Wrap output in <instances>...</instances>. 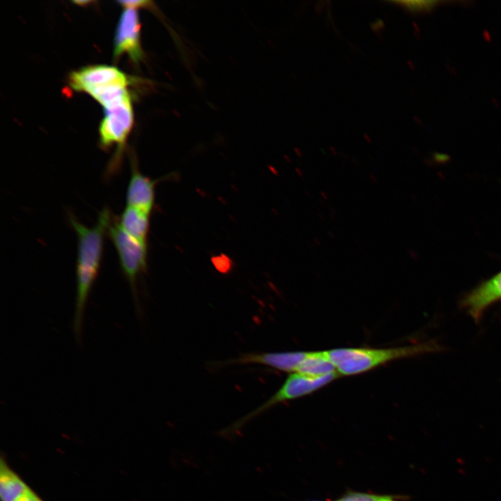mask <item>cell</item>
I'll return each mask as SVG.
<instances>
[{"mask_svg": "<svg viewBox=\"0 0 501 501\" xmlns=\"http://www.w3.org/2000/svg\"><path fill=\"white\" fill-rule=\"evenodd\" d=\"M113 216L110 209L104 207L99 213L95 225L88 228L69 214L70 223L77 236V299L73 319V331L77 341L81 340L86 303L100 269L104 239Z\"/></svg>", "mask_w": 501, "mask_h": 501, "instance_id": "1", "label": "cell"}, {"mask_svg": "<svg viewBox=\"0 0 501 501\" xmlns=\"http://www.w3.org/2000/svg\"><path fill=\"white\" fill-rule=\"evenodd\" d=\"M440 349L434 342L390 348L345 347L326 351L329 360L342 376L369 371L395 360L410 358Z\"/></svg>", "mask_w": 501, "mask_h": 501, "instance_id": "2", "label": "cell"}, {"mask_svg": "<svg viewBox=\"0 0 501 501\" xmlns=\"http://www.w3.org/2000/svg\"><path fill=\"white\" fill-rule=\"evenodd\" d=\"M340 376L341 375L337 372L317 377L299 373L290 374L281 387L269 399L229 427L221 430L219 434L227 438L233 436L246 424L275 405L312 393Z\"/></svg>", "mask_w": 501, "mask_h": 501, "instance_id": "3", "label": "cell"}, {"mask_svg": "<svg viewBox=\"0 0 501 501\" xmlns=\"http://www.w3.org/2000/svg\"><path fill=\"white\" fill-rule=\"evenodd\" d=\"M118 216H113L108 227L110 237L118 255L120 267L131 287L136 307V280L147 267V242L138 240L127 234L120 225Z\"/></svg>", "mask_w": 501, "mask_h": 501, "instance_id": "4", "label": "cell"}, {"mask_svg": "<svg viewBox=\"0 0 501 501\" xmlns=\"http://www.w3.org/2000/svg\"><path fill=\"white\" fill-rule=\"evenodd\" d=\"M134 123L131 99L127 98L104 109V117L100 127V144L104 148L118 145L121 149Z\"/></svg>", "mask_w": 501, "mask_h": 501, "instance_id": "5", "label": "cell"}, {"mask_svg": "<svg viewBox=\"0 0 501 501\" xmlns=\"http://www.w3.org/2000/svg\"><path fill=\"white\" fill-rule=\"evenodd\" d=\"M309 352L310 351L246 353L237 358L219 362L218 366L256 364L293 374L298 372L301 363L308 356Z\"/></svg>", "mask_w": 501, "mask_h": 501, "instance_id": "6", "label": "cell"}, {"mask_svg": "<svg viewBox=\"0 0 501 501\" xmlns=\"http://www.w3.org/2000/svg\"><path fill=\"white\" fill-rule=\"evenodd\" d=\"M127 53L137 63L143 56L137 9L126 8L119 19L114 40V56Z\"/></svg>", "mask_w": 501, "mask_h": 501, "instance_id": "7", "label": "cell"}, {"mask_svg": "<svg viewBox=\"0 0 501 501\" xmlns=\"http://www.w3.org/2000/svg\"><path fill=\"white\" fill-rule=\"evenodd\" d=\"M70 84L75 90L89 93L93 90L117 83H128L127 76L115 67L98 65L71 73Z\"/></svg>", "mask_w": 501, "mask_h": 501, "instance_id": "8", "label": "cell"}, {"mask_svg": "<svg viewBox=\"0 0 501 501\" xmlns=\"http://www.w3.org/2000/svg\"><path fill=\"white\" fill-rule=\"evenodd\" d=\"M501 300V272L478 285L461 301V305L476 321L482 317L485 310Z\"/></svg>", "mask_w": 501, "mask_h": 501, "instance_id": "9", "label": "cell"}, {"mask_svg": "<svg viewBox=\"0 0 501 501\" xmlns=\"http://www.w3.org/2000/svg\"><path fill=\"white\" fill-rule=\"evenodd\" d=\"M157 180L143 175L132 159L131 175L126 193V205L139 209L150 214L155 200Z\"/></svg>", "mask_w": 501, "mask_h": 501, "instance_id": "10", "label": "cell"}, {"mask_svg": "<svg viewBox=\"0 0 501 501\" xmlns=\"http://www.w3.org/2000/svg\"><path fill=\"white\" fill-rule=\"evenodd\" d=\"M30 489L29 485L1 456L0 460L1 501H18Z\"/></svg>", "mask_w": 501, "mask_h": 501, "instance_id": "11", "label": "cell"}, {"mask_svg": "<svg viewBox=\"0 0 501 501\" xmlns=\"http://www.w3.org/2000/svg\"><path fill=\"white\" fill-rule=\"evenodd\" d=\"M150 214L139 209L126 205L118 222L120 227L129 235L141 241L147 242L150 230Z\"/></svg>", "mask_w": 501, "mask_h": 501, "instance_id": "12", "label": "cell"}, {"mask_svg": "<svg viewBox=\"0 0 501 501\" xmlns=\"http://www.w3.org/2000/svg\"><path fill=\"white\" fill-rule=\"evenodd\" d=\"M337 372L335 365L329 360L326 351H310L296 373L317 377Z\"/></svg>", "mask_w": 501, "mask_h": 501, "instance_id": "13", "label": "cell"}, {"mask_svg": "<svg viewBox=\"0 0 501 501\" xmlns=\"http://www.w3.org/2000/svg\"><path fill=\"white\" fill-rule=\"evenodd\" d=\"M336 501H397L392 496L350 491Z\"/></svg>", "mask_w": 501, "mask_h": 501, "instance_id": "14", "label": "cell"}, {"mask_svg": "<svg viewBox=\"0 0 501 501\" xmlns=\"http://www.w3.org/2000/svg\"><path fill=\"white\" fill-rule=\"evenodd\" d=\"M402 6L411 12H422L430 10L435 6L437 1H399Z\"/></svg>", "mask_w": 501, "mask_h": 501, "instance_id": "15", "label": "cell"}, {"mask_svg": "<svg viewBox=\"0 0 501 501\" xmlns=\"http://www.w3.org/2000/svg\"><path fill=\"white\" fill-rule=\"evenodd\" d=\"M120 3L126 8H137L149 6L151 1H121Z\"/></svg>", "mask_w": 501, "mask_h": 501, "instance_id": "16", "label": "cell"}, {"mask_svg": "<svg viewBox=\"0 0 501 501\" xmlns=\"http://www.w3.org/2000/svg\"><path fill=\"white\" fill-rule=\"evenodd\" d=\"M18 501H44V500L37 493H35L32 489H30Z\"/></svg>", "mask_w": 501, "mask_h": 501, "instance_id": "17", "label": "cell"}, {"mask_svg": "<svg viewBox=\"0 0 501 501\" xmlns=\"http://www.w3.org/2000/svg\"><path fill=\"white\" fill-rule=\"evenodd\" d=\"M311 501H317V500H311Z\"/></svg>", "mask_w": 501, "mask_h": 501, "instance_id": "18", "label": "cell"}]
</instances>
